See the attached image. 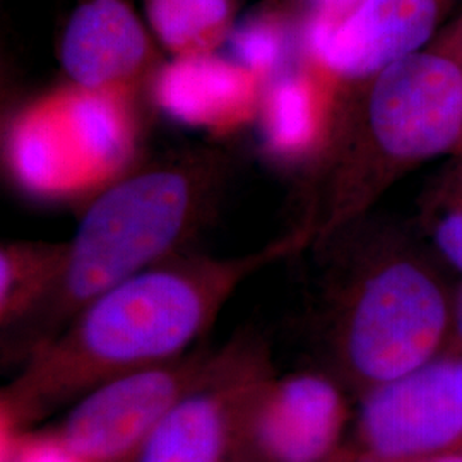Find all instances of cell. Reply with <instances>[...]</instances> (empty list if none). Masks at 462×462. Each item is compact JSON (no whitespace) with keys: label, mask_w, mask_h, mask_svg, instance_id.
Masks as SVG:
<instances>
[{"label":"cell","mask_w":462,"mask_h":462,"mask_svg":"<svg viewBox=\"0 0 462 462\" xmlns=\"http://www.w3.org/2000/svg\"><path fill=\"white\" fill-rule=\"evenodd\" d=\"M310 244L298 225L244 255L185 250L118 282L17 368L0 394V427L32 430L105 380L192 351L248 278Z\"/></svg>","instance_id":"1"},{"label":"cell","mask_w":462,"mask_h":462,"mask_svg":"<svg viewBox=\"0 0 462 462\" xmlns=\"http://www.w3.org/2000/svg\"><path fill=\"white\" fill-rule=\"evenodd\" d=\"M230 175L225 149L199 146L173 151L106 185L67 242L62 271L49 293L0 332L2 366L16 372L89 301L189 250L215 215Z\"/></svg>","instance_id":"2"},{"label":"cell","mask_w":462,"mask_h":462,"mask_svg":"<svg viewBox=\"0 0 462 462\" xmlns=\"http://www.w3.org/2000/svg\"><path fill=\"white\" fill-rule=\"evenodd\" d=\"M462 151V57L440 40L337 88L301 225L312 244L368 216L394 183Z\"/></svg>","instance_id":"3"},{"label":"cell","mask_w":462,"mask_h":462,"mask_svg":"<svg viewBox=\"0 0 462 462\" xmlns=\"http://www.w3.org/2000/svg\"><path fill=\"white\" fill-rule=\"evenodd\" d=\"M315 329L332 374L358 396L446 355L454 298L389 225L365 216L314 245Z\"/></svg>","instance_id":"4"},{"label":"cell","mask_w":462,"mask_h":462,"mask_svg":"<svg viewBox=\"0 0 462 462\" xmlns=\"http://www.w3.org/2000/svg\"><path fill=\"white\" fill-rule=\"evenodd\" d=\"M273 372L269 341L252 328L238 330L213 349L198 380L133 462H252L245 411L254 391Z\"/></svg>","instance_id":"5"},{"label":"cell","mask_w":462,"mask_h":462,"mask_svg":"<svg viewBox=\"0 0 462 462\" xmlns=\"http://www.w3.org/2000/svg\"><path fill=\"white\" fill-rule=\"evenodd\" d=\"M215 347L105 380L78 397L50 430L79 462H133L198 380Z\"/></svg>","instance_id":"6"},{"label":"cell","mask_w":462,"mask_h":462,"mask_svg":"<svg viewBox=\"0 0 462 462\" xmlns=\"http://www.w3.org/2000/svg\"><path fill=\"white\" fill-rule=\"evenodd\" d=\"M347 444L377 462H414L462 448L456 358L440 356L362 393Z\"/></svg>","instance_id":"7"},{"label":"cell","mask_w":462,"mask_h":462,"mask_svg":"<svg viewBox=\"0 0 462 462\" xmlns=\"http://www.w3.org/2000/svg\"><path fill=\"white\" fill-rule=\"evenodd\" d=\"M332 372H273L245 411L252 462H330L346 446L355 414Z\"/></svg>","instance_id":"8"},{"label":"cell","mask_w":462,"mask_h":462,"mask_svg":"<svg viewBox=\"0 0 462 462\" xmlns=\"http://www.w3.org/2000/svg\"><path fill=\"white\" fill-rule=\"evenodd\" d=\"M444 0H360L339 21L309 13L301 23L305 59L337 84L375 76L427 49Z\"/></svg>","instance_id":"9"},{"label":"cell","mask_w":462,"mask_h":462,"mask_svg":"<svg viewBox=\"0 0 462 462\" xmlns=\"http://www.w3.org/2000/svg\"><path fill=\"white\" fill-rule=\"evenodd\" d=\"M59 62L70 84L88 91H133L162 66L127 0H81L60 36Z\"/></svg>","instance_id":"10"},{"label":"cell","mask_w":462,"mask_h":462,"mask_svg":"<svg viewBox=\"0 0 462 462\" xmlns=\"http://www.w3.org/2000/svg\"><path fill=\"white\" fill-rule=\"evenodd\" d=\"M154 103L173 120L228 133L259 116L264 83L216 51L173 57L152 74Z\"/></svg>","instance_id":"11"},{"label":"cell","mask_w":462,"mask_h":462,"mask_svg":"<svg viewBox=\"0 0 462 462\" xmlns=\"http://www.w3.org/2000/svg\"><path fill=\"white\" fill-rule=\"evenodd\" d=\"M131 93L70 86L50 97L83 187L105 182L127 165L137 134Z\"/></svg>","instance_id":"12"},{"label":"cell","mask_w":462,"mask_h":462,"mask_svg":"<svg viewBox=\"0 0 462 462\" xmlns=\"http://www.w3.org/2000/svg\"><path fill=\"white\" fill-rule=\"evenodd\" d=\"M337 86L309 59L265 83L257 120L267 154L284 162L317 156L329 131Z\"/></svg>","instance_id":"13"},{"label":"cell","mask_w":462,"mask_h":462,"mask_svg":"<svg viewBox=\"0 0 462 462\" xmlns=\"http://www.w3.org/2000/svg\"><path fill=\"white\" fill-rule=\"evenodd\" d=\"M149 30L173 57L211 53L236 24V0H144Z\"/></svg>","instance_id":"14"},{"label":"cell","mask_w":462,"mask_h":462,"mask_svg":"<svg viewBox=\"0 0 462 462\" xmlns=\"http://www.w3.org/2000/svg\"><path fill=\"white\" fill-rule=\"evenodd\" d=\"M67 242H5L0 248V332L21 322L59 278Z\"/></svg>","instance_id":"15"},{"label":"cell","mask_w":462,"mask_h":462,"mask_svg":"<svg viewBox=\"0 0 462 462\" xmlns=\"http://www.w3.org/2000/svg\"><path fill=\"white\" fill-rule=\"evenodd\" d=\"M226 45L231 59L247 67L264 84L305 59L301 24L295 26L290 14L276 5L263 7L238 21Z\"/></svg>","instance_id":"16"},{"label":"cell","mask_w":462,"mask_h":462,"mask_svg":"<svg viewBox=\"0 0 462 462\" xmlns=\"http://www.w3.org/2000/svg\"><path fill=\"white\" fill-rule=\"evenodd\" d=\"M430 230L433 242L448 264L462 273V194L450 183L430 206Z\"/></svg>","instance_id":"17"},{"label":"cell","mask_w":462,"mask_h":462,"mask_svg":"<svg viewBox=\"0 0 462 462\" xmlns=\"http://www.w3.org/2000/svg\"><path fill=\"white\" fill-rule=\"evenodd\" d=\"M2 462H79L50 429L2 427Z\"/></svg>","instance_id":"18"},{"label":"cell","mask_w":462,"mask_h":462,"mask_svg":"<svg viewBox=\"0 0 462 462\" xmlns=\"http://www.w3.org/2000/svg\"><path fill=\"white\" fill-rule=\"evenodd\" d=\"M447 356L461 358L462 356V288L454 298L452 307V328H450V337L446 349Z\"/></svg>","instance_id":"19"},{"label":"cell","mask_w":462,"mask_h":462,"mask_svg":"<svg viewBox=\"0 0 462 462\" xmlns=\"http://www.w3.org/2000/svg\"><path fill=\"white\" fill-rule=\"evenodd\" d=\"M360 0H310L312 13L330 17L334 21H339L341 17L351 13Z\"/></svg>","instance_id":"20"},{"label":"cell","mask_w":462,"mask_h":462,"mask_svg":"<svg viewBox=\"0 0 462 462\" xmlns=\"http://www.w3.org/2000/svg\"><path fill=\"white\" fill-rule=\"evenodd\" d=\"M330 462H377L374 461V459H370V457H366L364 456L362 452H358L355 447L346 446L341 448V452L332 459Z\"/></svg>","instance_id":"21"},{"label":"cell","mask_w":462,"mask_h":462,"mask_svg":"<svg viewBox=\"0 0 462 462\" xmlns=\"http://www.w3.org/2000/svg\"><path fill=\"white\" fill-rule=\"evenodd\" d=\"M414 462H462V448L450 450V452H444V454L431 456V457H427V459Z\"/></svg>","instance_id":"22"},{"label":"cell","mask_w":462,"mask_h":462,"mask_svg":"<svg viewBox=\"0 0 462 462\" xmlns=\"http://www.w3.org/2000/svg\"><path fill=\"white\" fill-rule=\"evenodd\" d=\"M461 154L462 158V152H459ZM447 182L450 183L456 190H459L462 194V160L459 162V165H457V168L454 170V173H452V177L447 180Z\"/></svg>","instance_id":"23"},{"label":"cell","mask_w":462,"mask_h":462,"mask_svg":"<svg viewBox=\"0 0 462 462\" xmlns=\"http://www.w3.org/2000/svg\"><path fill=\"white\" fill-rule=\"evenodd\" d=\"M456 385H457V394L462 401V356L456 358Z\"/></svg>","instance_id":"24"}]
</instances>
